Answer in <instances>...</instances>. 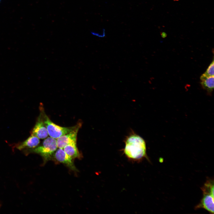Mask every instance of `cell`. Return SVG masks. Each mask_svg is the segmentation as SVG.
Masks as SVG:
<instances>
[{"label":"cell","mask_w":214,"mask_h":214,"mask_svg":"<svg viewBox=\"0 0 214 214\" xmlns=\"http://www.w3.org/2000/svg\"><path fill=\"white\" fill-rule=\"evenodd\" d=\"M125 147L123 152L129 159L134 160L147 158L146 144L141 136L133 132L125 140Z\"/></svg>","instance_id":"6da1fadb"},{"label":"cell","mask_w":214,"mask_h":214,"mask_svg":"<svg viewBox=\"0 0 214 214\" xmlns=\"http://www.w3.org/2000/svg\"><path fill=\"white\" fill-rule=\"evenodd\" d=\"M57 148L56 139L49 137L45 139L42 145L32 149L31 152L41 155L43 160V164H44L52 159Z\"/></svg>","instance_id":"7a4b0ae2"},{"label":"cell","mask_w":214,"mask_h":214,"mask_svg":"<svg viewBox=\"0 0 214 214\" xmlns=\"http://www.w3.org/2000/svg\"><path fill=\"white\" fill-rule=\"evenodd\" d=\"M44 123L46 127L48 135L50 137L57 139L60 137L67 134L76 128L77 124L73 126L63 127L53 122L45 114L42 107H40Z\"/></svg>","instance_id":"3957f363"},{"label":"cell","mask_w":214,"mask_h":214,"mask_svg":"<svg viewBox=\"0 0 214 214\" xmlns=\"http://www.w3.org/2000/svg\"><path fill=\"white\" fill-rule=\"evenodd\" d=\"M53 158L57 161L64 164L71 170L75 172L78 171L74 165L73 159L65 152L63 148L57 149Z\"/></svg>","instance_id":"277c9868"},{"label":"cell","mask_w":214,"mask_h":214,"mask_svg":"<svg viewBox=\"0 0 214 214\" xmlns=\"http://www.w3.org/2000/svg\"><path fill=\"white\" fill-rule=\"evenodd\" d=\"M81 126V123H78L76 128L73 130L56 139L58 148L63 149L67 144L76 141L77 133Z\"/></svg>","instance_id":"5b68a950"},{"label":"cell","mask_w":214,"mask_h":214,"mask_svg":"<svg viewBox=\"0 0 214 214\" xmlns=\"http://www.w3.org/2000/svg\"><path fill=\"white\" fill-rule=\"evenodd\" d=\"M31 135H34L39 139H45L48 136L41 111L35 124L32 130Z\"/></svg>","instance_id":"8992f818"},{"label":"cell","mask_w":214,"mask_h":214,"mask_svg":"<svg viewBox=\"0 0 214 214\" xmlns=\"http://www.w3.org/2000/svg\"><path fill=\"white\" fill-rule=\"evenodd\" d=\"M203 194L202 198L195 209L203 208L214 214V194L207 192H203Z\"/></svg>","instance_id":"52a82bcc"},{"label":"cell","mask_w":214,"mask_h":214,"mask_svg":"<svg viewBox=\"0 0 214 214\" xmlns=\"http://www.w3.org/2000/svg\"><path fill=\"white\" fill-rule=\"evenodd\" d=\"M40 139L36 136L31 135L26 139L17 145V148L22 150L25 148H34L39 144Z\"/></svg>","instance_id":"ba28073f"},{"label":"cell","mask_w":214,"mask_h":214,"mask_svg":"<svg viewBox=\"0 0 214 214\" xmlns=\"http://www.w3.org/2000/svg\"><path fill=\"white\" fill-rule=\"evenodd\" d=\"M63 149L65 152L73 159L76 158L81 159L82 157L77 147L76 141L67 144Z\"/></svg>","instance_id":"9c48e42d"},{"label":"cell","mask_w":214,"mask_h":214,"mask_svg":"<svg viewBox=\"0 0 214 214\" xmlns=\"http://www.w3.org/2000/svg\"><path fill=\"white\" fill-rule=\"evenodd\" d=\"M200 79V84L202 88L209 94H211L214 89V76H208L203 74Z\"/></svg>","instance_id":"30bf717a"},{"label":"cell","mask_w":214,"mask_h":214,"mask_svg":"<svg viewBox=\"0 0 214 214\" xmlns=\"http://www.w3.org/2000/svg\"><path fill=\"white\" fill-rule=\"evenodd\" d=\"M206 76H214V60L210 64L205 72L203 74Z\"/></svg>","instance_id":"8fae6325"}]
</instances>
